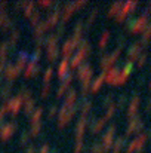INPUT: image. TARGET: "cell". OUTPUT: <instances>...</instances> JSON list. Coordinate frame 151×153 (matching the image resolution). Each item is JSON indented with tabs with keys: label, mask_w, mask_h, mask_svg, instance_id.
Wrapping results in <instances>:
<instances>
[{
	"label": "cell",
	"mask_w": 151,
	"mask_h": 153,
	"mask_svg": "<svg viewBox=\"0 0 151 153\" xmlns=\"http://www.w3.org/2000/svg\"><path fill=\"white\" fill-rule=\"evenodd\" d=\"M65 70H67V59H64V62L61 64V71H59V74H61V76L65 74Z\"/></svg>",
	"instance_id": "1"
},
{
	"label": "cell",
	"mask_w": 151,
	"mask_h": 153,
	"mask_svg": "<svg viewBox=\"0 0 151 153\" xmlns=\"http://www.w3.org/2000/svg\"><path fill=\"white\" fill-rule=\"evenodd\" d=\"M107 39H108V34L105 33V34H104V39H102V42H101V46H104V45H105V42H107Z\"/></svg>",
	"instance_id": "2"
}]
</instances>
